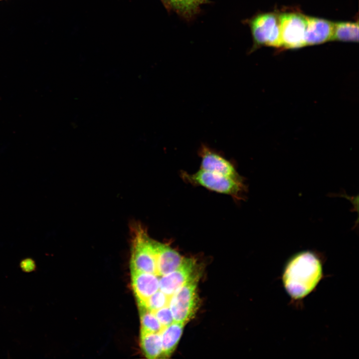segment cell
I'll return each instance as SVG.
<instances>
[{
	"label": "cell",
	"mask_w": 359,
	"mask_h": 359,
	"mask_svg": "<svg viewBox=\"0 0 359 359\" xmlns=\"http://www.w3.org/2000/svg\"><path fill=\"white\" fill-rule=\"evenodd\" d=\"M323 276V264L319 255L304 251L288 261L282 276L283 286L293 300H301L312 292Z\"/></svg>",
	"instance_id": "1"
},
{
	"label": "cell",
	"mask_w": 359,
	"mask_h": 359,
	"mask_svg": "<svg viewBox=\"0 0 359 359\" xmlns=\"http://www.w3.org/2000/svg\"><path fill=\"white\" fill-rule=\"evenodd\" d=\"M131 235V271L157 275L155 240L140 223L132 226Z\"/></svg>",
	"instance_id": "2"
},
{
	"label": "cell",
	"mask_w": 359,
	"mask_h": 359,
	"mask_svg": "<svg viewBox=\"0 0 359 359\" xmlns=\"http://www.w3.org/2000/svg\"><path fill=\"white\" fill-rule=\"evenodd\" d=\"M181 176L184 180L191 184L200 185L212 191L231 195L238 200L242 198V194L246 188L244 183L201 169L192 174L183 172Z\"/></svg>",
	"instance_id": "3"
},
{
	"label": "cell",
	"mask_w": 359,
	"mask_h": 359,
	"mask_svg": "<svg viewBox=\"0 0 359 359\" xmlns=\"http://www.w3.org/2000/svg\"><path fill=\"white\" fill-rule=\"evenodd\" d=\"M253 40L252 51L261 46L282 47L279 14H258L248 20Z\"/></svg>",
	"instance_id": "4"
},
{
	"label": "cell",
	"mask_w": 359,
	"mask_h": 359,
	"mask_svg": "<svg viewBox=\"0 0 359 359\" xmlns=\"http://www.w3.org/2000/svg\"><path fill=\"white\" fill-rule=\"evenodd\" d=\"M187 282L170 297L168 306L174 322L185 324L194 315L198 305L197 280Z\"/></svg>",
	"instance_id": "5"
},
{
	"label": "cell",
	"mask_w": 359,
	"mask_h": 359,
	"mask_svg": "<svg viewBox=\"0 0 359 359\" xmlns=\"http://www.w3.org/2000/svg\"><path fill=\"white\" fill-rule=\"evenodd\" d=\"M282 47L298 48L305 46L307 16L298 12L279 14Z\"/></svg>",
	"instance_id": "6"
},
{
	"label": "cell",
	"mask_w": 359,
	"mask_h": 359,
	"mask_svg": "<svg viewBox=\"0 0 359 359\" xmlns=\"http://www.w3.org/2000/svg\"><path fill=\"white\" fill-rule=\"evenodd\" d=\"M195 260L185 258L182 263L172 272L162 276L159 279V289L168 296H171L179 288L197 278L195 274Z\"/></svg>",
	"instance_id": "7"
},
{
	"label": "cell",
	"mask_w": 359,
	"mask_h": 359,
	"mask_svg": "<svg viewBox=\"0 0 359 359\" xmlns=\"http://www.w3.org/2000/svg\"><path fill=\"white\" fill-rule=\"evenodd\" d=\"M201 158L200 169L230 178L240 183L243 179L237 172L233 165L227 160L208 147L203 146L200 149Z\"/></svg>",
	"instance_id": "8"
},
{
	"label": "cell",
	"mask_w": 359,
	"mask_h": 359,
	"mask_svg": "<svg viewBox=\"0 0 359 359\" xmlns=\"http://www.w3.org/2000/svg\"><path fill=\"white\" fill-rule=\"evenodd\" d=\"M334 22L330 20L307 16L305 46L318 44L332 40Z\"/></svg>",
	"instance_id": "9"
},
{
	"label": "cell",
	"mask_w": 359,
	"mask_h": 359,
	"mask_svg": "<svg viewBox=\"0 0 359 359\" xmlns=\"http://www.w3.org/2000/svg\"><path fill=\"white\" fill-rule=\"evenodd\" d=\"M131 271L132 287L137 304L144 303L159 290V278L157 274Z\"/></svg>",
	"instance_id": "10"
},
{
	"label": "cell",
	"mask_w": 359,
	"mask_h": 359,
	"mask_svg": "<svg viewBox=\"0 0 359 359\" xmlns=\"http://www.w3.org/2000/svg\"><path fill=\"white\" fill-rule=\"evenodd\" d=\"M156 253L157 275L162 276L177 269L185 257L168 244L155 240Z\"/></svg>",
	"instance_id": "11"
},
{
	"label": "cell",
	"mask_w": 359,
	"mask_h": 359,
	"mask_svg": "<svg viewBox=\"0 0 359 359\" xmlns=\"http://www.w3.org/2000/svg\"><path fill=\"white\" fill-rule=\"evenodd\" d=\"M184 325L182 323L174 322L163 328L160 332L162 358L170 357L175 351L181 337Z\"/></svg>",
	"instance_id": "12"
},
{
	"label": "cell",
	"mask_w": 359,
	"mask_h": 359,
	"mask_svg": "<svg viewBox=\"0 0 359 359\" xmlns=\"http://www.w3.org/2000/svg\"><path fill=\"white\" fill-rule=\"evenodd\" d=\"M140 345L147 358H162V345L160 333L147 332L141 330Z\"/></svg>",
	"instance_id": "13"
},
{
	"label": "cell",
	"mask_w": 359,
	"mask_h": 359,
	"mask_svg": "<svg viewBox=\"0 0 359 359\" xmlns=\"http://www.w3.org/2000/svg\"><path fill=\"white\" fill-rule=\"evenodd\" d=\"M210 2L209 0H170L171 9L187 21L199 13L201 5Z\"/></svg>",
	"instance_id": "14"
},
{
	"label": "cell",
	"mask_w": 359,
	"mask_h": 359,
	"mask_svg": "<svg viewBox=\"0 0 359 359\" xmlns=\"http://www.w3.org/2000/svg\"><path fill=\"white\" fill-rule=\"evenodd\" d=\"M332 40L358 41V22H334Z\"/></svg>",
	"instance_id": "15"
},
{
	"label": "cell",
	"mask_w": 359,
	"mask_h": 359,
	"mask_svg": "<svg viewBox=\"0 0 359 359\" xmlns=\"http://www.w3.org/2000/svg\"><path fill=\"white\" fill-rule=\"evenodd\" d=\"M140 312L141 330L147 332L160 333L163 327L154 312L144 306L138 305Z\"/></svg>",
	"instance_id": "16"
},
{
	"label": "cell",
	"mask_w": 359,
	"mask_h": 359,
	"mask_svg": "<svg viewBox=\"0 0 359 359\" xmlns=\"http://www.w3.org/2000/svg\"><path fill=\"white\" fill-rule=\"evenodd\" d=\"M170 297L161 290H158L144 303L138 305L144 306L146 308L153 312L168 305Z\"/></svg>",
	"instance_id": "17"
},
{
	"label": "cell",
	"mask_w": 359,
	"mask_h": 359,
	"mask_svg": "<svg viewBox=\"0 0 359 359\" xmlns=\"http://www.w3.org/2000/svg\"><path fill=\"white\" fill-rule=\"evenodd\" d=\"M155 315L163 328L174 322L171 310L168 305L153 311Z\"/></svg>",
	"instance_id": "18"
},
{
	"label": "cell",
	"mask_w": 359,
	"mask_h": 359,
	"mask_svg": "<svg viewBox=\"0 0 359 359\" xmlns=\"http://www.w3.org/2000/svg\"><path fill=\"white\" fill-rule=\"evenodd\" d=\"M20 267L23 272H31L35 270L36 265L33 260L25 259L20 262Z\"/></svg>",
	"instance_id": "19"
},
{
	"label": "cell",
	"mask_w": 359,
	"mask_h": 359,
	"mask_svg": "<svg viewBox=\"0 0 359 359\" xmlns=\"http://www.w3.org/2000/svg\"><path fill=\"white\" fill-rule=\"evenodd\" d=\"M166 8L170 11L171 10L170 0H161Z\"/></svg>",
	"instance_id": "20"
}]
</instances>
